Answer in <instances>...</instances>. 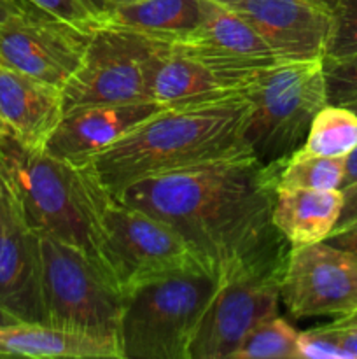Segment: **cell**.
<instances>
[{"instance_id": "obj_12", "label": "cell", "mask_w": 357, "mask_h": 359, "mask_svg": "<svg viewBox=\"0 0 357 359\" xmlns=\"http://www.w3.org/2000/svg\"><path fill=\"white\" fill-rule=\"evenodd\" d=\"M259 70L261 67L227 62L168 41L150 76L149 98L170 107L241 93L251 86Z\"/></svg>"}, {"instance_id": "obj_5", "label": "cell", "mask_w": 357, "mask_h": 359, "mask_svg": "<svg viewBox=\"0 0 357 359\" xmlns=\"http://www.w3.org/2000/svg\"><path fill=\"white\" fill-rule=\"evenodd\" d=\"M245 93L251 109L244 137L252 156L265 165L287 160L328 104L322 58L279 60L259 70Z\"/></svg>"}, {"instance_id": "obj_4", "label": "cell", "mask_w": 357, "mask_h": 359, "mask_svg": "<svg viewBox=\"0 0 357 359\" xmlns=\"http://www.w3.org/2000/svg\"><path fill=\"white\" fill-rule=\"evenodd\" d=\"M209 269L172 273L125 293L119 346L126 359H189L206 305L219 287Z\"/></svg>"}, {"instance_id": "obj_3", "label": "cell", "mask_w": 357, "mask_h": 359, "mask_svg": "<svg viewBox=\"0 0 357 359\" xmlns=\"http://www.w3.org/2000/svg\"><path fill=\"white\" fill-rule=\"evenodd\" d=\"M0 167L31 230L80 249L108 272L102 207L111 193L90 163L74 165L30 149L7 133Z\"/></svg>"}, {"instance_id": "obj_21", "label": "cell", "mask_w": 357, "mask_h": 359, "mask_svg": "<svg viewBox=\"0 0 357 359\" xmlns=\"http://www.w3.org/2000/svg\"><path fill=\"white\" fill-rule=\"evenodd\" d=\"M357 146V114L346 105L326 104L315 114L301 149L312 154L345 158Z\"/></svg>"}, {"instance_id": "obj_16", "label": "cell", "mask_w": 357, "mask_h": 359, "mask_svg": "<svg viewBox=\"0 0 357 359\" xmlns=\"http://www.w3.org/2000/svg\"><path fill=\"white\" fill-rule=\"evenodd\" d=\"M63 114L62 88L0 65V121L21 146L44 149Z\"/></svg>"}, {"instance_id": "obj_25", "label": "cell", "mask_w": 357, "mask_h": 359, "mask_svg": "<svg viewBox=\"0 0 357 359\" xmlns=\"http://www.w3.org/2000/svg\"><path fill=\"white\" fill-rule=\"evenodd\" d=\"M326 95L328 104L349 105L357 102V53L346 56H324Z\"/></svg>"}, {"instance_id": "obj_28", "label": "cell", "mask_w": 357, "mask_h": 359, "mask_svg": "<svg viewBox=\"0 0 357 359\" xmlns=\"http://www.w3.org/2000/svg\"><path fill=\"white\" fill-rule=\"evenodd\" d=\"M328 328L346 354V359H357V309L340 316L336 321L329 323Z\"/></svg>"}, {"instance_id": "obj_24", "label": "cell", "mask_w": 357, "mask_h": 359, "mask_svg": "<svg viewBox=\"0 0 357 359\" xmlns=\"http://www.w3.org/2000/svg\"><path fill=\"white\" fill-rule=\"evenodd\" d=\"M329 35L324 56H346L357 53V0H328Z\"/></svg>"}, {"instance_id": "obj_15", "label": "cell", "mask_w": 357, "mask_h": 359, "mask_svg": "<svg viewBox=\"0 0 357 359\" xmlns=\"http://www.w3.org/2000/svg\"><path fill=\"white\" fill-rule=\"evenodd\" d=\"M163 107L154 100H136L72 109L63 114L44 151L69 163L86 165L128 130Z\"/></svg>"}, {"instance_id": "obj_19", "label": "cell", "mask_w": 357, "mask_h": 359, "mask_svg": "<svg viewBox=\"0 0 357 359\" xmlns=\"http://www.w3.org/2000/svg\"><path fill=\"white\" fill-rule=\"evenodd\" d=\"M342 210L340 189H276L273 226L290 248L324 242Z\"/></svg>"}, {"instance_id": "obj_23", "label": "cell", "mask_w": 357, "mask_h": 359, "mask_svg": "<svg viewBox=\"0 0 357 359\" xmlns=\"http://www.w3.org/2000/svg\"><path fill=\"white\" fill-rule=\"evenodd\" d=\"M298 337L290 323L275 316L255 326L231 359H300Z\"/></svg>"}, {"instance_id": "obj_2", "label": "cell", "mask_w": 357, "mask_h": 359, "mask_svg": "<svg viewBox=\"0 0 357 359\" xmlns=\"http://www.w3.org/2000/svg\"><path fill=\"white\" fill-rule=\"evenodd\" d=\"M251 100L233 93L163 107L90 161L111 195L153 175L224 158L248 156L245 142Z\"/></svg>"}, {"instance_id": "obj_6", "label": "cell", "mask_w": 357, "mask_h": 359, "mask_svg": "<svg viewBox=\"0 0 357 359\" xmlns=\"http://www.w3.org/2000/svg\"><path fill=\"white\" fill-rule=\"evenodd\" d=\"M38 237L44 325L119 339L125 293L111 273L80 249L48 235Z\"/></svg>"}, {"instance_id": "obj_31", "label": "cell", "mask_w": 357, "mask_h": 359, "mask_svg": "<svg viewBox=\"0 0 357 359\" xmlns=\"http://www.w3.org/2000/svg\"><path fill=\"white\" fill-rule=\"evenodd\" d=\"M13 200H14L13 188H10L9 181H7L6 174H4L2 167H0V224H2L4 217H6Z\"/></svg>"}, {"instance_id": "obj_14", "label": "cell", "mask_w": 357, "mask_h": 359, "mask_svg": "<svg viewBox=\"0 0 357 359\" xmlns=\"http://www.w3.org/2000/svg\"><path fill=\"white\" fill-rule=\"evenodd\" d=\"M0 309L23 323H46L41 237L14 196L0 224Z\"/></svg>"}, {"instance_id": "obj_18", "label": "cell", "mask_w": 357, "mask_h": 359, "mask_svg": "<svg viewBox=\"0 0 357 359\" xmlns=\"http://www.w3.org/2000/svg\"><path fill=\"white\" fill-rule=\"evenodd\" d=\"M175 42L252 67H268L282 60L247 21L214 0H205L198 27Z\"/></svg>"}, {"instance_id": "obj_17", "label": "cell", "mask_w": 357, "mask_h": 359, "mask_svg": "<svg viewBox=\"0 0 357 359\" xmlns=\"http://www.w3.org/2000/svg\"><path fill=\"white\" fill-rule=\"evenodd\" d=\"M0 356L34 359H108L121 358V346L115 337L55 328L42 323L0 325Z\"/></svg>"}, {"instance_id": "obj_29", "label": "cell", "mask_w": 357, "mask_h": 359, "mask_svg": "<svg viewBox=\"0 0 357 359\" xmlns=\"http://www.w3.org/2000/svg\"><path fill=\"white\" fill-rule=\"evenodd\" d=\"M340 191H342V210H340L335 231L345 230V228L357 223V182L345 186Z\"/></svg>"}, {"instance_id": "obj_36", "label": "cell", "mask_w": 357, "mask_h": 359, "mask_svg": "<svg viewBox=\"0 0 357 359\" xmlns=\"http://www.w3.org/2000/svg\"><path fill=\"white\" fill-rule=\"evenodd\" d=\"M346 107H350L357 114V102H352V104H349V105H346Z\"/></svg>"}, {"instance_id": "obj_35", "label": "cell", "mask_w": 357, "mask_h": 359, "mask_svg": "<svg viewBox=\"0 0 357 359\" xmlns=\"http://www.w3.org/2000/svg\"><path fill=\"white\" fill-rule=\"evenodd\" d=\"M10 323H20L16 318L6 312L4 309H0V325H10Z\"/></svg>"}, {"instance_id": "obj_1", "label": "cell", "mask_w": 357, "mask_h": 359, "mask_svg": "<svg viewBox=\"0 0 357 359\" xmlns=\"http://www.w3.org/2000/svg\"><path fill=\"white\" fill-rule=\"evenodd\" d=\"M276 167L251 154L224 158L153 175L115 198L170 224L219 280L284 272L290 245L272 221Z\"/></svg>"}, {"instance_id": "obj_22", "label": "cell", "mask_w": 357, "mask_h": 359, "mask_svg": "<svg viewBox=\"0 0 357 359\" xmlns=\"http://www.w3.org/2000/svg\"><path fill=\"white\" fill-rule=\"evenodd\" d=\"M343 158L321 156L298 149L276 167V189H340Z\"/></svg>"}, {"instance_id": "obj_20", "label": "cell", "mask_w": 357, "mask_h": 359, "mask_svg": "<svg viewBox=\"0 0 357 359\" xmlns=\"http://www.w3.org/2000/svg\"><path fill=\"white\" fill-rule=\"evenodd\" d=\"M203 11L205 0H133L104 11L100 25L177 41L198 27Z\"/></svg>"}, {"instance_id": "obj_7", "label": "cell", "mask_w": 357, "mask_h": 359, "mask_svg": "<svg viewBox=\"0 0 357 359\" xmlns=\"http://www.w3.org/2000/svg\"><path fill=\"white\" fill-rule=\"evenodd\" d=\"M102 230L107 269L122 293L158 277L212 270L170 224L112 195L102 207Z\"/></svg>"}, {"instance_id": "obj_38", "label": "cell", "mask_w": 357, "mask_h": 359, "mask_svg": "<svg viewBox=\"0 0 357 359\" xmlns=\"http://www.w3.org/2000/svg\"><path fill=\"white\" fill-rule=\"evenodd\" d=\"M0 132H6V133H7L6 126H4V125H2V121H0Z\"/></svg>"}, {"instance_id": "obj_8", "label": "cell", "mask_w": 357, "mask_h": 359, "mask_svg": "<svg viewBox=\"0 0 357 359\" xmlns=\"http://www.w3.org/2000/svg\"><path fill=\"white\" fill-rule=\"evenodd\" d=\"M167 44L164 39L98 25L79 69L63 86L65 112L84 105L150 100V76Z\"/></svg>"}, {"instance_id": "obj_11", "label": "cell", "mask_w": 357, "mask_h": 359, "mask_svg": "<svg viewBox=\"0 0 357 359\" xmlns=\"http://www.w3.org/2000/svg\"><path fill=\"white\" fill-rule=\"evenodd\" d=\"M90 32L21 7L0 21V65L62 88L79 69Z\"/></svg>"}, {"instance_id": "obj_9", "label": "cell", "mask_w": 357, "mask_h": 359, "mask_svg": "<svg viewBox=\"0 0 357 359\" xmlns=\"http://www.w3.org/2000/svg\"><path fill=\"white\" fill-rule=\"evenodd\" d=\"M284 272H248L220 280L189 347V359H226L258 325L275 318Z\"/></svg>"}, {"instance_id": "obj_32", "label": "cell", "mask_w": 357, "mask_h": 359, "mask_svg": "<svg viewBox=\"0 0 357 359\" xmlns=\"http://www.w3.org/2000/svg\"><path fill=\"white\" fill-rule=\"evenodd\" d=\"M343 163H345V172H343L342 188H345V186L357 182V146L343 158Z\"/></svg>"}, {"instance_id": "obj_27", "label": "cell", "mask_w": 357, "mask_h": 359, "mask_svg": "<svg viewBox=\"0 0 357 359\" xmlns=\"http://www.w3.org/2000/svg\"><path fill=\"white\" fill-rule=\"evenodd\" d=\"M300 359H346L328 325L307 330L298 337Z\"/></svg>"}, {"instance_id": "obj_34", "label": "cell", "mask_w": 357, "mask_h": 359, "mask_svg": "<svg viewBox=\"0 0 357 359\" xmlns=\"http://www.w3.org/2000/svg\"><path fill=\"white\" fill-rule=\"evenodd\" d=\"M20 9L21 6L16 2V0H0V21H4L13 13H18Z\"/></svg>"}, {"instance_id": "obj_33", "label": "cell", "mask_w": 357, "mask_h": 359, "mask_svg": "<svg viewBox=\"0 0 357 359\" xmlns=\"http://www.w3.org/2000/svg\"><path fill=\"white\" fill-rule=\"evenodd\" d=\"M126 2H133V0H88V4H90V6L97 11L98 18H100V14L104 13V11L111 9V7H114V6H119V4H126Z\"/></svg>"}, {"instance_id": "obj_30", "label": "cell", "mask_w": 357, "mask_h": 359, "mask_svg": "<svg viewBox=\"0 0 357 359\" xmlns=\"http://www.w3.org/2000/svg\"><path fill=\"white\" fill-rule=\"evenodd\" d=\"M324 242L335 245V248L343 249V251H349L352 255L357 256V223L352 226L345 228V230L335 231V233L329 235Z\"/></svg>"}, {"instance_id": "obj_10", "label": "cell", "mask_w": 357, "mask_h": 359, "mask_svg": "<svg viewBox=\"0 0 357 359\" xmlns=\"http://www.w3.org/2000/svg\"><path fill=\"white\" fill-rule=\"evenodd\" d=\"M280 302L294 319L343 316L357 309V256L328 242L290 248Z\"/></svg>"}, {"instance_id": "obj_26", "label": "cell", "mask_w": 357, "mask_h": 359, "mask_svg": "<svg viewBox=\"0 0 357 359\" xmlns=\"http://www.w3.org/2000/svg\"><path fill=\"white\" fill-rule=\"evenodd\" d=\"M16 2L23 9L46 14L90 34H93L94 28L100 25L97 11L88 4V0H16Z\"/></svg>"}, {"instance_id": "obj_37", "label": "cell", "mask_w": 357, "mask_h": 359, "mask_svg": "<svg viewBox=\"0 0 357 359\" xmlns=\"http://www.w3.org/2000/svg\"><path fill=\"white\" fill-rule=\"evenodd\" d=\"M6 135H7L6 132H0V147H2V144H4V139H6Z\"/></svg>"}, {"instance_id": "obj_13", "label": "cell", "mask_w": 357, "mask_h": 359, "mask_svg": "<svg viewBox=\"0 0 357 359\" xmlns=\"http://www.w3.org/2000/svg\"><path fill=\"white\" fill-rule=\"evenodd\" d=\"M247 21L282 60L324 58L329 14L310 0H214Z\"/></svg>"}]
</instances>
